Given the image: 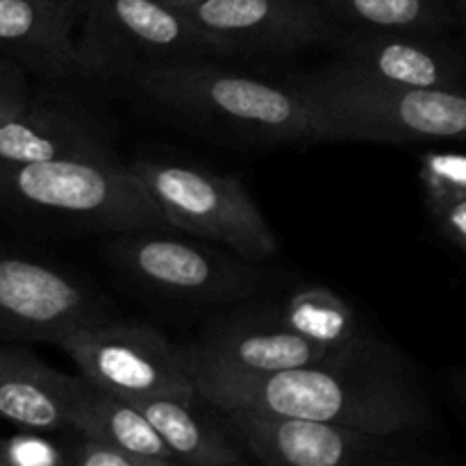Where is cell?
I'll return each mask as SVG.
<instances>
[{
	"mask_svg": "<svg viewBox=\"0 0 466 466\" xmlns=\"http://www.w3.org/2000/svg\"><path fill=\"white\" fill-rule=\"evenodd\" d=\"M189 376L200 399L218 410L312 419L391 435L423 437L435 426L431 394L400 350L385 339L346 362L262 376L214 371Z\"/></svg>",
	"mask_w": 466,
	"mask_h": 466,
	"instance_id": "obj_1",
	"label": "cell"
},
{
	"mask_svg": "<svg viewBox=\"0 0 466 466\" xmlns=\"http://www.w3.org/2000/svg\"><path fill=\"white\" fill-rule=\"evenodd\" d=\"M0 221L25 230L107 235L168 228L118 153L0 167Z\"/></svg>",
	"mask_w": 466,
	"mask_h": 466,
	"instance_id": "obj_2",
	"label": "cell"
},
{
	"mask_svg": "<svg viewBox=\"0 0 466 466\" xmlns=\"http://www.w3.org/2000/svg\"><path fill=\"white\" fill-rule=\"evenodd\" d=\"M132 85L157 107L200 127L253 144H323L326 135L308 100L287 82L258 80L217 59L150 66Z\"/></svg>",
	"mask_w": 466,
	"mask_h": 466,
	"instance_id": "obj_3",
	"label": "cell"
},
{
	"mask_svg": "<svg viewBox=\"0 0 466 466\" xmlns=\"http://www.w3.org/2000/svg\"><path fill=\"white\" fill-rule=\"evenodd\" d=\"M289 85L317 114L328 141H466V86L421 89L378 82L328 62Z\"/></svg>",
	"mask_w": 466,
	"mask_h": 466,
	"instance_id": "obj_4",
	"label": "cell"
},
{
	"mask_svg": "<svg viewBox=\"0 0 466 466\" xmlns=\"http://www.w3.org/2000/svg\"><path fill=\"white\" fill-rule=\"evenodd\" d=\"M228 57L182 9L157 0H86L77 27V76L132 80L144 68Z\"/></svg>",
	"mask_w": 466,
	"mask_h": 466,
	"instance_id": "obj_5",
	"label": "cell"
},
{
	"mask_svg": "<svg viewBox=\"0 0 466 466\" xmlns=\"http://www.w3.org/2000/svg\"><path fill=\"white\" fill-rule=\"evenodd\" d=\"M130 167L168 228L226 246L255 264L278 255L276 232L237 176L168 157H139Z\"/></svg>",
	"mask_w": 466,
	"mask_h": 466,
	"instance_id": "obj_6",
	"label": "cell"
},
{
	"mask_svg": "<svg viewBox=\"0 0 466 466\" xmlns=\"http://www.w3.org/2000/svg\"><path fill=\"white\" fill-rule=\"evenodd\" d=\"M162 228H139L114 235L105 246L109 264L139 289L180 305H232L253 299L264 287L258 264L205 239L164 235Z\"/></svg>",
	"mask_w": 466,
	"mask_h": 466,
	"instance_id": "obj_7",
	"label": "cell"
},
{
	"mask_svg": "<svg viewBox=\"0 0 466 466\" xmlns=\"http://www.w3.org/2000/svg\"><path fill=\"white\" fill-rule=\"evenodd\" d=\"M218 410V408H217ZM246 453L268 466H449L421 435H391L341 423L218 410Z\"/></svg>",
	"mask_w": 466,
	"mask_h": 466,
	"instance_id": "obj_8",
	"label": "cell"
},
{
	"mask_svg": "<svg viewBox=\"0 0 466 466\" xmlns=\"http://www.w3.org/2000/svg\"><path fill=\"white\" fill-rule=\"evenodd\" d=\"M57 346L91 385L126 400L198 399L180 346L148 323L107 319L71 332Z\"/></svg>",
	"mask_w": 466,
	"mask_h": 466,
	"instance_id": "obj_9",
	"label": "cell"
},
{
	"mask_svg": "<svg viewBox=\"0 0 466 466\" xmlns=\"http://www.w3.org/2000/svg\"><path fill=\"white\" fill-rule=\"evenodd\" d=\"M107 319L112 305L91 282L0 246V341L59 344Z\"/></svg>",
	"mask_w": 466,
	"mask_h": 466,
	"instance_id": "obj_10",
	"label": "cell"
},
{
	"mask_svg": "<svg viewBox=\"0 0 466 466\" xmlns=\"http://www.w3.org/2000/svg\"><path fill=\"white\" fill-rule=\"evenodd\" d=\"M82 77L39 80L30 100L0 126V167L76 155H116L107 109Z\"/></svg>",
	"mask_w": 466,
	"mask_h": 466,
	"instance_id": "obj_11",
	"label": "cell"
},
{
	"mask_svg": "<svg viewBox=\"0 0 466 466\" xmlns=\"http://www.w3.org/2000/svg\"><path fill=\"white\" fill-rule=\"evenodd\" d=\"M378 339L380 337L350 350L323 349L282 326L278 321L276 305H259L212 319L203 332L194 341L180 346V350L189 373L214 371L262 376L314 364L346 362Z\"/></svg>",
	"mask_w": 466,
	"mask_h": 466,
	"instance_id": "obj_12",
	"label": "cell"
},
{
	"mask_svg": "<svg viewBox=\"0 0 466 466\" xmlns=\"http://www.w3.org/2000/svg\"><path fill=\"white\" fill-rule=\"evenodd\" d=\"M200 30L235 55H294L330 48L341 27L312 0H198L182 9Z\"/></svg>",
	"mask_w": 466,
	"mask_h": 466,
	"instance_id": "obj_13",
	"label": "cell"
},
{
	"mask_svg": "<svg viewBox=\"0 0 466 466\" xmlns=\"http://www.w3.org/2000/svg\"><path fill=\"white\" fill-rule=\"evenodd\" d=\"M335 62L378 82L421 89L466 86V46L435 32L341 30Z\"/></svg>",
	"mask_w": 466,
	"mask_h": 466,
	"instance_id": "obj_14",
	"label": "cell"
},
{
	"mask_svg": "<svg viewBox=\"0 0 466 466\" xmlns=\"http://www.w3.org/2000/svg\"><path fill=\"white\" fill-rule=\"evenodd\" d=\"M86 0H0V57L36 80L77 76V27Z\"/></svg>",
	"mask_w": 466,
	"mask_h": 466,
	"instance_id": "obj_15",
	"label": "cell"
},
{
	"mask_svg": "<svg viewBox=\"0 0 466 466\" xmlns=\"http://www.w3.org/2000/svg\"><path fill=\"white\" fill-rule=\"evenodd\" d=\"M91 382L46 364L21 346H0V419L21 431L66 432Z\"/></svg>",
	"mask_w": 466,
	"mask_h": 466,
	"instance_id": "obj_16",
	"label": "cell"
},
{
	"mask_svg": "<svg viewBox=\"0 0 466 466\" xmlns=\"http://www.w3.org/2000/svg\"><path fill=\"white\" fill-rule=\"evenodd\" d=\"M198 399L185 400L173 396L137 399L135 403L153 421L177 464L194 466H241L248 464L244 444L228 428L226 419L214 405L209 412L198 408Z\"/></svg>",
	"mask_w": 466,
	"mask_h": 466,
	"instance_id": "obj_17",
	"label": "cell"
},
{
	"mask_svg": "<svg viewBox=\"0 0 466 466\" xmlns=\"http://www.w3.org/2000/svg\"><path fill=\"white\" fill-rule=\"evenodd\" d=\"M68 431L130 451L153 466L177 464L157 428L135 403L94 385L77 405Z\"/></svg>",
	"mask_w": 466,
	"mask_h": 466,
	"instance_id": "obj_18",
	"label": "cell"
},
{
	"mask_svg": "<svg viewBox=\"0 0 466 466\" xmlns=\"http://www.w3.org/2000/svg\"><path fill=\"white\" fill-rule=\"evenodd\" d=\"M278 321L312 344L330 350H350L369 344L376 335L367 330L353 305L323 285H303L287 294Z\"/></svg>",
	"mask_w": 466,
	"mask_h": 466,
	"instance_id": "obj_19",
	"label": "cell"
},
{
	"mask_svg": "<svg viewBox=\"0 0 466 466\" xmlns=\"http://www.w3.org/2000/svg\"><path fill=\"white\" fill-rule=\"evenodd\" d=\"M341 30L451 35L453 0H312Z\"/></svg>",
	"mask_w": 466,
	"mask_h": 466,
	"instance_id": "obj_20",
	"label": "cell"
},
{
	"mask_svg": "<svg viewBox=\"0 0 466 466\" xmlns=\"http://www.w3.org/2000/svg\"><path fill=\"white\" fill-rule=\"evenodd\" d=\"M419 182L431 214L466 198V153L428 150L419 167Z\"/></svg>",
	"mask_w": 466,
	"mask_h": 466,
	"instance_id": "obj_21",
	"label": "cell"
},
{
	"mask_svg": "<svg viewBox=\"0 0 466 466\" xmlns=\"http://www.w3.org/2000/svg\"><path fill=\"white\" fill-rule=\"evenodd\" d=\"M46 435L48 432L25 431L0 440V466H68L64 441Z\"/></svg>",
	"mask_w": 466,
	"mask_h": 466,
	"instance_id": "obj_22",
	"label": "cell"
},
{
	"mask_svg": "<svg viewBox=\"0 0 466 466\" xmlns=\"http://www.w3.org/2000/svg\"><path fill=\"white\" fill-rule=\"evenodd\" d=\"M64 449H66L68 466H153V462L130 451L71 431H68V440L64 441Z\"/></svg>",
	"mask_w": 466,
	"mask_h": 466,
	"instance_id": "obj_23",
	"label": "cell"
},
{
	"mask_svg": "<svg viewBox=\"0 0 466 466\" xmlns=\"http://www.w3.org/2000/svg\"><path fill=\"white\" fill-rule=\"evenodd\" d=\"M30 73L9 59H0V126L21 112L30 100Z\"/></svg>",
	"mask_w": 466,
	"mask_h": 466,
	"instance_id": "obj_24",
	"label": "cell"
},
{
	"mask_svg": "<svg viewBox=\"0 0 466 466\" xmlns=\"http://www.w3.org/2000/svg\"><path fill=\"white\" fill-rule=\"evenodd\" d=\"M441 235L466 253V198L431 214Z\"/></svg>",
	"mask_w": 466,
	"mask_h": 466,
	"instance_id": "obj_25",
	"label": "cell"
},
{
	"mask_svg": "<svg viewBox=\"0 0 466 466\" xmlns=\"http://www.w3.org/2000/svg\"><path fill=\"white\" fill-rule=\"evenodd\" d=\"M441 387H444V396L449 408L453 410L455 417L466 428V364L464 367L449 369L441 376Z\"/></svg>",
	"mask_w": 466,
	"mask_h": 466,
	"instance_id": "obj_26",
	"label": "cell"
},
{
	"mask_svg": "<svg viewBox=\"0 0 466 466\" xmlns=\"http://www.w3.org/2000/svg\"><path fill=\"white\" fill-rule=\"evenodd\" d=\"M455 9V21H458V27H462L466 32V0H453Z\"/></svg>",
	"mask_w": 466,
	"mask_h": 466,
	"instance_id": "obj_27",
	"label": "cell"
},
{
	"mask_svg": "<svg viewBox=\"0 0 466 466\" xmlns=\"http://www.w3.org/2000/svg\"><path fill=\"white\" fill-rule=\"evenodd\" d=\"M157 3L167 5V7H173V9H187L194 3H198V0H157Z\"/></svg>",
	"mask_w": 466,
	"mask_h": 466,
	"instance_id": "obj_28",
	"label": "cell"
},
{
	"mask_svg": "<svg viewBox=\"0 0 466 466\" xmlns=\"http://www.w3.org/2000/svg\"><path fill=\"white\" fill-rule=\"evenodd\" d=\"M0 59H5V57H0Z\"/></svg>",
	"mask_w": 466,
	"mask_h": 466,
	"instance_id": "obj_29",
	"label": "cell"
}]
</instances>
